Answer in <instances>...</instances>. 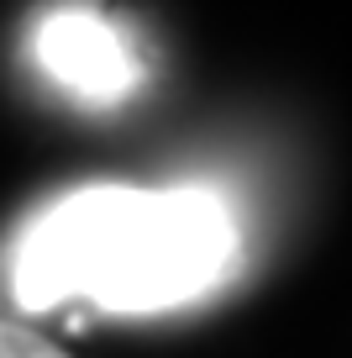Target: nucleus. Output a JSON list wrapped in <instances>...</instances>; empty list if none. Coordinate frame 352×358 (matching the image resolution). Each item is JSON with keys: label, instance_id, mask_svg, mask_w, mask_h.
Instances as JSON below:
<instances>
[{"label": "nucleus", "instance_id": "f257e3e1", "mask_svg": "<svg viewBox=\"0 0 352 358\" xmlns=\"http://www.w3.org/2000/svg\"><path fill=\"white\" fill-rule=\"evenodd\" d=\"M231 248V216L210 190L85 185L27 227L11 253V295L22 311L64 301L126 316L168 311L221 280Z\"/></svg>", "mask_w": 352, "mask_h": 358}, {"label": "nucleus", "instance_id": "7ed1b4c3", "mask_svg": "<svg viewBox=\"0 0 352 358\" xmlns=\"http://www.w3.org/2000/svg\"><path fill=\"white\" fill-rule=\"evenodd\" d=\"M0 358H68V353H64V348H53L37 327L0 316Z\"/></svg>", "mask_w": 352, "mask_h": 358}, {"label": "nucleus", "instance_id": "f03ea898", "mask_svg": "<svg viewBox=\"0 0 352 358\" xmlns=\"http://www.w3.org/2000/svg\"><path fill=\"white\" fill-rule=\"evenodd\" d=\"M32 64L74 101L116 106L147 79V48L100 6H47L32 16Z\"/></svg>", "mask_w": 352, "mask_h": 358}]
</instances>
